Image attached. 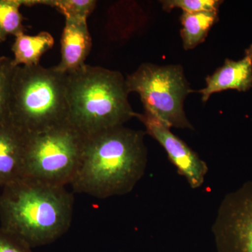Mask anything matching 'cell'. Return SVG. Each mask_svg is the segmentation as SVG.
<instances>
[{"mask_svg":"<svg viewBox=\"0 0 252 252\" xmlns=\"http://www.w3.org/2000/svg\"><path fill=\"white\" fill-rule=\"evenodd\" d=\"M32 249L27 243L0 226V252H33Z\"/></svg>","mask_w":252,"mask_h":252,"instance_id":"18","label":"cell"},{"mask_svg":"<svg viewBox=\"0 0 252 252\" xmlns=\"http://www.w3.org/2000/svg\"><path fill=\"white\" fill-rule=\"evenodd\" d=\"M135 117L145 126L146 133L157 141L165 149L169 159L177 171L188 182L192 189L200 188L208 172L206 162L192 150L186 142L172 133L167 126L148 112L136 113Z\"/></svg>","mask_w":252,"mask_h":252,"instance_id":"8","label":"cell"},{"mask_svg":"<svg viewBox=\"0 0 252 252\" xmlns=\"http://www.w3.org/2000/svg\"><path fill=\"white\" fill-rule=\"evenodd\" d=\"M67 75L40 64L15 68L9 119L28 134L68 123Z\"/></svg>","mask_w":252,"mask_h":252,"instance_id":"4","label":"cell"},{"mask_svg":"<svg viewBox=\"0 0 252 252\" xmlns=\"http://www.w3.org/2000/svg\"><path fill=\"white\" fill-rule=\"evenodd\" d=\"M144 135L143 131L120 126L86 137L70 184L74 191L99 199L130 193L147 169Z\"/></svg>","mask_w":252,"mask_h":252,"instance_id":"1","label":"cell"},{"mask_svg":"<svg viewBox=\"0 0 252 252\" xmlns=\"http://www.w3.org/2000/svg\"><path fill=\"white\" fill-rule=\"evenodd\" d=\"M86 138L68 123L28 134L23 177L48 185H70L80 165Z\"/></svg>","mask_w":252,"mask_h":252,"instance_id":"5","label":"cell"},{"mask_svg":"<svg viewBox=\"0 0 252 252\" xmlns=\"http://www.w3.org/2000/svg\"><path fill=\"white\" fill-rule=\"evenodd\" d=\"M129 93L140 95L144 112L157 117L170 127L191 129L184 104L193 93L180 64H141L126 78Z\"/></svg>","mask_w":252,"mask_h":252,"instance_id":"6","label":"cell"},{"mask_svg":"<svg viewBox=\"0 0 252 252\" xmlns=\"http://www.w3.org/2000/svg\"><path fill=\"white\" fill-rule=\"evenodd\" d=\"M180 34L184 49H193L205 40L211 28L219 21V11L183 13Z\"/></svg>","mask_w":252,"mask_h":252,"instance_id":"13","label":"cell"},{"mask_svg":"<svg viewBox=\"0 0 252 252\" xmlns=\"http://www.w3.org/2000/svg\"><path fill=\"white\" fill-rule=\"evenodd\" d=\"M61 45V62L54 67L56 71L69 74L86 64L92 48L87 21L65 19Z\"/></svg>","mask_w":252,"mask_h":252,"instance_id":"10","label":"cell"},{"mask_svg":"<svg viewBox=\"0 0 252 252\" xmlns=\"http://www.w3.org/2000/svg\"><path fill=\"white\" fill-rule=\"evenodd\" d=\"M205 88L199 91L202 101L206 102L212 94L226 90L245 92L252 87V55L240 61L226 59L223 65L205 79Z\"/></svg>","mask_w":252,"mask_h":252,"instance_id":"11","label":"cell"},{"mask_svg":"<svg viewBox=\"0 0 252 252\" xmlns=\"http://www.w3.org/2000/svg\"><path fill=\"white\" fill-rule=\"evenodd\" d=\"M12 59L4 57L0 62V122L9 119V99L15 70Z\"/></svg>","mask_w":252,"mask_h":252,"instance_id":"16","label":"cell"},{"mask_svg":"<svg viewBox=\"0 0 252 252\" xmlns=\"http://www.w3.org/2000/svg\"><path fill=\"white\" fill-rule=\"evenodd\" d=\"M245 55H252V44L250 47L245 51Z\"/></svg>","mask_w":252,"mask_h":252,"instance_id":"19","label":"cell"},{"mask_svg":"<svg viewBox=\"0 0 252 252\" xmlns=\"http://www.w3.org/2000/svg\"><path fill=\"white\" fill-rule=\"evenodd\" d=\"M26 6V0H0V43L4 42L8 36H17L25 33V18L20 11Z\"/></svg>","mask_w":252,"mask_h":252,"instance_id":"14","label":"cell"},{"mask_svg":"<svg viewBox=\"0 0 252 252\" xmlns=\"http://www.w3.org/2000/svg\"><path fill=\"white\" fill-rule=\"evenodd\" d=\"M162 9L167 12L180 9L183 13L202 12V11H219L223 1L220 0H163L160 1Z\"/></svg>","mask_w":252,"mask_h":252,"instance_id":"17","label":"cell"},{"mask_svg":"<svg viewBox=\"0 0 252 252\" xmlns=\"http://www.w3.org/2000/svg\"><path fill=\"white\" fill-rule=\"evenodd\" d=\"M74 195L63 186L23 177L1 189V228L32 248L54 243L70 228Z\"/></svg>","mask_w":252,"mask_h":252,"instance_id":"2","label":"cell"},{"mask_svg":"<svg viewBox=\"0 0 252 252\" xmlns=\"http://www.w3.org/2000/svg\"><path fill=\"white\" fill-rule=\"evenodd\" d=\"M67 75L68 124L84 137L124 126L135 117L122 73L84 64Z\"/></svg>","mask_w":252,"mask_h":252,"instance_id":"3","label":"cell"},{"mask_svg":"<svg viewBox=\"0 0 252 252\" xmlns=\"http://www.w3.org/2000/svg\"><path fill=\"white\" fill-rule=\"evenodd\" d=\"M28 134L11 122H0V189L23 178Z\"/></svg>","mask_w":252,"mask_h":252,"instance_id":"9","label":"cell"},{"mask_svg":"<svg viewBox=\"0 0 252 252\" xmlns=\"http://www.w3.org/2000/svg\"><path fill=\"white\" fill-rule=\"evenodd\" d=\"M54 39L48 32H41L36 35H28L25 33L16 36L11 47L14 53L13 64L18 66L39 65L43 55L52 49Z\"/></svg>","mask_w":252,"mask_h":252,"instance_id":"12","label":"cell"},{"mask_svg":"<svg viewBox=\"0 0 252 252\" xmlns=\"http://www.w3.org/2000/svg\"><path fill=\"white\" fill-rule=\"evenodd\" d=\"M94 0H27V6L47 5L57 9L65 19L87 21L95 8Z\"/></svg>","mask_w":252,"mask_h":252,"instance_id":"15","label":"cell"},{"mask_svg":"<svg viewBox=\"0 0 252 252\" xmlns=\"http://www.w3.org/2000/svg\"><path fill=\"white\" fill-rule=\"evenodd\" d=\"M212 230L217 252H252V180L225 195Z\"/></svg>","mask_w":252,"mask_h":252,"instance_id":"7","label":"cell"},{"mask_svg":"<svg viewBox=\"0 0 252 252\" xmlns=\"http://www.w3.org/2000/svg\"><path fill=\"white\" fill-rule=\"evenodd\" d=\"M4 56H0V62L4 59Z\"/></svg>","mask_w":252,"mask_h":252,"instance_id":"20","label":"cell"}]
</instances>
